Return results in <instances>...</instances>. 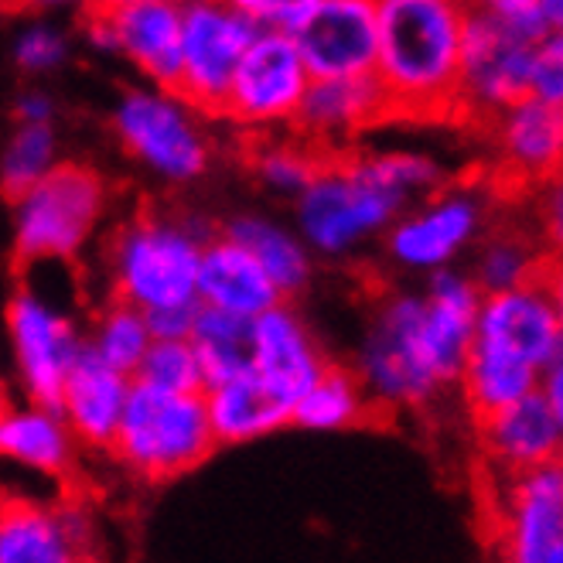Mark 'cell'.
<instances>
[{
  "label": "cell",
  "mask_w": 563,
  "mask_h": 563,
  "mask_svg": "<svg viewBox=\"0 0 563 563\" xmlns=\"http://www.w3.org/2000/svg\"><path fill=\"white\" fill-rule=\"evenodd\" d=\"M478 305L482 290L457 267L427 274L420 294L379 297L352 366L379 413L427 410L457 386Z\"/></svg>",
  "instance_id": "1"
},
{
  "label": "cell",
  "mask_w": 563,
  "mask_h": 563,
  "mask_svg": "<svg viewBox=\"0 0 563 563\" xmlns=\"http://www.w3.org/2000/svg\"><path fill=\"white\" fill-rule=\"evenodd\" d=\"M444 181L441 161L423 151L328 154L311 185L294 198L297 233L314 256L345 260Z\"/></svg>",
  "instance_id": "2"
},
{
  "label": "cell",
  "mask_w": 563,
  "mask_h": 563,
  "mask_svg": "<svg viewBox=\"0 0 563 563\" xmlns=\"http://www.w3.org/2000/svg\"><path fill=\"white\" fill-rule=\"evenodd\" d=\"M472 0H376V65L389 117L454 120Z\"/></svg>",
  "instance_id": "3"
},
{
  "label": "cell",
  "mask_w": 563,
  "mask_h": 563,
  "mask_svg": "<svg viewBox=\"0 0 563 563\" xmlns=\"http://www.w3.org/2000/svg\"><path fill=\"white\" fill-rule=\"evenodd\" d=\"M212 229L195 216L147 206L130 212L107 236L103 263L110 297L144 314L195 305V277Z\"/></svg>",
  "instance_id": "4"
},
{
  "label": "cell",
  "mask_w": 563,
  "mask_h": 563,
  "mask_svg": "<svg viewBox=\"0 0 563 563\" xmlns=\"http://www.w3.org/2000/svg\"><path fill=\"white\" fill-rule=\"evenodd\" d=\"M11 202V250L18 267L31 271L42 263H79L110 222L113 188L92 164L58 161Z\"/></svg>",
  "instance_id": "5"
},
{
  "label": "cell",
  "mask_w": 563,
  "mask_h": 563,
  "mask_svg": "<svg viewBox=\"0 0 563 563\" xmlns=\"http://www.w3.org/2000/svg\"><path fill=\"white\" fill-rule=\"evenodd\" d=\"M216 448L202 393H175L134 379L107 454L126 475L161 485L206 465Z\"/></svg>",
  "instance_id": "6"
},
{
  "label": "cell",
  "mask_w": 563,
  "mask_h": 563,
  "mask_svg": "<svg viewBox=\"0 0 563 563\" xmlns=\"http://www.w3.org/2000/svg\"><path fill=\"white\" fill-rule=\"evenodd\" d=\"M113 134L126 157L164 185H191L212 168L206 113L172 86H130L113 107Z\"/></svg>",
  "instance_id": "7"
},
{
  "label": "cell",
  "mask_w": 563,
  "mask_h": 563,
  "mask_svg": "<svg viewBox=\"0 0 563 563\" xmlns=\"http://www.w3.org/2000/svg\"><path fill=\"white\" fill-rule=\"evenodd\" d=\"M488 191L475 185H441L404 209L383 233L386 260L404 274H434L454 267L488 233Z\"/></svg>",
  "instance_id": "8"
},
{
  "label": "cell",
  "mask_w": 563,
  "mask_h": 563,
  "mask_svg": "<svg viewBox=\"0 0 563 563\" xmlns=\"http://www.w3.org/2000/svg\"><path fill=\"white\" fill-rule=\"evenodd\" d=\"M468 352L533 373L563 358V297L556 271L547 267L519 287L482 294Z\"/></svg>",
  "instance_id": "9"
},
{
  "label": "cell",
  "mask_w": 563,
  "mask_h": 563,
  "mask_svg": "<svg viewBox=\"0 0 563 563\" xmlns=\"http://www.w3.org/2000/svg\"><path fill=\"white\" fill-rule=\"evenodd\" d=\"M492 475V472H488ZM488 547L512 563L563 560V465L492 475L485 488Z\"/></svg>",
  "instance_id": "10"
},
{
  "label": "cell",
  "mask_w": 563,
  "mask_h": 563,
  "mask_svg": "<svg viewBox=\"0 0 563 563\" xmlns=\"http://www.w3.org/2000/svg\"><path fill=\"white\" fill-rule=\"evenodd\" d=\"M308 82H311V69L294 35H284V31H256L236 65L233 82L225 89L219 120L233 123L250 137L290 130Z\"/></svg>",
  "instance_id": "11"
},
{
  "label": "cell",
  "mask_w": 563,
  "mask_h": 563,
  "mask_svg": "<svg viewBox=\"0 0 563 563\" xmlns=\"http://www.w3.org/2000/svg\"><path fill=\"white\" fill-rule=\"evenodd\" d=\"M537 38L540 35H526V31L472 8L457 65L454 120L485 126L495 113L526 96Z\"/></svg>",
  "instance_id": "12"
},
{
  "label": "cell",
  "mask_w": 563,
  "mask_h": 563,
  "mask_svg": "<svg viewBox=\"0 0 563 563\" xmlns=\"http://www.w3.org/2000/svg\"><path fill=\"white\" fill-rule=\"evenodd\" d=\"M82 27L96 52L117 55L147 82L175 89L181 4H168V0H92L82 11Z\"/></svg>",
  "instance_id": "13"
},
{
  "label": "cell",
  "mask_w": 563,
  "mask_h": 563,
  "mask_svg": "<svg viewBox=\"0 0 563 563\" xmlns=\"http://www.w3.org/2000/svg\"><path fill=\"white\" fill-rule=\"evenodd\" d=\"M256 27L225 0H185L181 4V52L175 89L188 103L219 117L236 65L253 42Z\"/></svg>",
  "instance_id": "14"
},
{
  "label": "cell",
  "mask_w": 563,
  "mask_h": 563,
  "mask_svg": "<svg viewBox=\"0 0 563 563\" xmlns=\"http://www.w3.org/2000/svg\"><path fill=\"white\" fill-rule=\"evenodd\" d=\"M4 318L21 393L27 400L55 407L62 379L86 345L82 328L62 305L27 284L11 294Z\"/></svg>",
  "instance_id": "15"
},
{
  "label": "cell",
  "mask_w": 563,
  "mask_h": 563,
  "mask_svg": "<svg viewBox=\"0 0 563 563\" xmlns=\"http://www.w3.org/2000/svg\"><path fill=\"white\" fill-rule=\"evenodd\" d=\"M96 553V516L73 488L55 503L0 495V563H79Z\"/></svg>",
  "instance_id": "16"
},
{
  "label": "cell",
  "mask_w": 563,
  "mask_h": 563,
  "mask_svg": "<svg viewBox=\"0 0 563 563\" xmlns=\"http://www.w3.org/2000/svg\"><path fill=\"white\" fill-rule=\"evenodd\" d=\"M311 79L373 76L376 65V0H318L308 21L294 31Z\"/></svg>",
  "instance_id": "17"
},
{
  "label": "cell",
  "mask_w": 563,
  "mask_h": 563,
  "mask_svg": "<svg viewBox=\"0 0 563 563\" xmlns=\"http://www.w3.org/2000/svg\"><path fill=\"white\" fill-rule=\"evenodd\" d=\"M478 451L492 475H509L560 461L563 451V410L553 407L540 389L522 400L475 420Z\"/></svg>",
  "instance_id": "18"
},
{
  "label": "cell",
  "mask_w": 563,
  "mask_h": 563,
  "mask_svg": "<svg viewBox=\"0 0 563 563\" xmlns=\"http://www.w3.org/2000/svg\"><path fill=\"white\" fill-rule=\"evenodd\" d=\"M328 362L331 358L318 345L308 321L287 301H277L250 321V373L267 383L284 404L294 407Z\"/></svg>",
  "instance_id": "19"
},
{
  "label": "cell",
  "mask_w": 563,
  "mask_h": 563,
  "mask_svg": "<svg viewBox=\"0 0 563 563\" xmlns=\"http://www.w3.org/2000/svg\"><path fill=\"white\" fill-rule=\"evenodd\" d=\"M495 157L516 185H550L563 161V107L537 96H519L488 123Z\"/></svg>",
  "instance_id": "20"
},
{
  "label": "cell",
  "mask_w": 563,
  "mask_h": 563,
  "mask_svg": "<svg viewBox=\"0 0 563 563\" xmlns=\"http://www.w3.org/2000/svg\"><path fill=\"white\" fill-rule=\"evenodd\" d=\"M383 120H389V110L373 76L311 79L290 130L324 154H342L358 134Z\"/></svg>",
  "instance_id": "21"
},
{
  "label": "cell",
  "mask_w": 563,
  "mask_h": 563,
  "mask_svg": "<svg viewBox=\"0 0 563 563\" xmlns=\"http://www.w3.org/2000/svg\"><path fill=\"white\" fill-rule=\"evenodd\" d=\"M82 444L65 423L58 407L38 400H11L0 413V461L52 482H73Z\"/></svg>",
  "instance_id": "22"
},
{
  "label": "cell",
  "mask_w": 563,
  "mask_h": 563,
  "mask_svg": "<svg viewBox=\"0 0 563 563\" xmlns=\"http://www.w3.org/2000/svg\"><path fill=\"white\" fill-rule=\"evenodd\" d=\"M130 383H134V376L107 366L103 358H96L82 345L69 373H65L58 400H55L58 413L73 427V434L82 444V451L107 454V448L117 434Z\"/></svg>",
  "instance_id": "23"
},
{
  "label": "cell",
  "mask_w": 563,
  "mask_h": 563,
  "mask_svg": "<svg viewBox=\"0 0 563 563\" xmlns=\"http://www.w3.org/2000/svg\"><path fill=\"white\" fill-rule=\"evenodd\" d=\"M277 301H284V294L263 274L260 263L233 236L212 233L202 246V260H198L195 305L253 321Z\"/></svg>",
  "instance_id": "24"
},
{
  "label": "cell",
  "mask_w": 563,
  "mask_h": 563,
  "mask_svg": "<svg viewBox=\"0 0 563 563\" xmlns=\"http://www.w3.org/2000/svg\"><path fill=\"white\" fill-rule=\"evenodd\" d=\"M202 404H206L209 427L219 448L271 438L280 427L290 423V404H284L280 396L267 383H260L250 369L240 376L209 383L202 389Z\"/></svg>",
  "instance_id": "25"
},
{
  "label": "cell",
  "mask_w": 563,
  "mask_h": 563,
  "mask_svg": "<svg viewBox=\"0 0 563 563\" xmlns=\"http://www.w3.org/2000/svg\"><path fill=\"white\" fill-rule=\"evenodd\" d=\"M222 233L233 236L260 263L263 274L284 294V301H290V297H297L311 284L314 253L308 250L297 229H287L267 216H236Z\"/></svg>",
  "instance_id": "26"
},
{
  "label": "cell",
  "mask_w": 563,
  "mask_h": 563,
  "mask_svg": "<svg viewBox=\"0 0 563 563\" xmlns=\"http://www.w3.org/2000/svg\"><path fill=\"white\" fill-rule=\"evenodd\" d=\"M376 417L379 410L358 373L352 366H335V362H328L321 376L290 407V423L311 430V434H339V430L362 427Z\"/></svg>",
  "instance_id": "27"
},
{
  "label": "cell",
  "mask_w": 563,
  "mask_h": 563,
  "mask_svg": "<svg viewBox=\"0 0 563 563\" xmlns=\"http://www.w3.org/2000/svg\"><path fill=\"white\" fill-rule=\"evenodd\" d=\"M324 161H328V154L318 151L301 134H294V130L287 137L280 134V130L250 137V154H246L253 178L280 198L301 195L311 185V178L321 172Z\"/></svg>",
  "instance_id": "28"
},
{
  "label": "cell",
  "mask_w": 563,
  "mask_h": 563,
  "mask_svg": "<svg viewBox=\"0 0 563 563\" xmlns=\"http://www.w3.org/2000/svg\"><path fill=\"white\" fill-rule=\"evenodd\" d=\"M82 339L96 358H103L107 366L134 376L144 352L154 342V331L141 308L120 301V297H107V301L96 308L89 328L82 331Z\"/></svg>",
  "instance_id": "29"
},
{
  "label": "cell",
  "mask_w": 563,
  "mask_h": 563,
  "mask_svg": "<svg viewBox=\"0 0 563 563\" xmlns=\"http://www.w3.org/2000/svg\"><path fill=\"white\" fill-rule=\"evenodd\" d=\"M188 342L198 355L206 386L250 369V318L198 305L188 328Z\"/></svg>",
  "instance_id": "30"
},
{
  "label": "cell",
  "mask_w": 563,
  "mask_h": 563,
  "mask_svg": "<svg viewBox=\"0 0 563 563\" xmlns=\"http://www.w3.org/2000/svg\"><path fill=\"white\" fill-rule=\"evenodd\" d=\"M472 253H475V263H472L468 277L475 280V287L482 294L519 287L526 280L540 277L550 267L547 253H540V246H533L522 233H516V229H495V233H485Z\"/></svg>",
  "instance_id": "31"
},
{
  "label": "cell",
  "mask_w": 563,
  "mask_h": 563,
  "mask_svg": "<svg viewBox=\"0 0 563 563\" xmlns=\"http://www.w3.org/2000/svg\"><path fill=\"white\" fill-rule=\"evenodd\" d=\"M62 161L55 123H18L0 154V188L11 198L35 181H42Z\"/></svg>",
  "instance_id": "32"
},
{
  "label": "cell",
  "mask_w": 563,
  "mask_h": 563,
  "mask_svg": "<svg viewBox=\"0 0 563 563\" xmlns=\"http://www.w3.org/2000/svg\"><path fill=\"white\" fill-rule=\"evenodd\" d=\"M134 379L154 383L161 389H175V393H202L206 389L202 366H198V355L188 339H154L141 358Z\"/></svg>",
  "instance_id": "33"
},
{
  "label": "cell",
  "mask_w": 563,
  "mask_h": 563,
  "mask_svg": "<svg viewBox=\"0 0 563 563\" xmlns=\"http://www.w3.org/2000/svg\"><path fill=\"white\" fill-rule=\"evenodd\" d=\"M73 55V42L62 27L48 21H35L18 31L11 45V58L24 76H52Z\"/></svg>",
  "instance_id": "34"
},
{
  "label": "cell",
  "mask_w": 563,
  "mask_h": 563,
  "mask_svg": "<svg viewBox=\"0 0 563 563\" xmlns=\"http://www.w3.org/2000/svg\"><path fill=\"white\" fill-rule=\"evenodd\" d=\"M526 96H537L543 103L563 107V35L560 31H547V35L537 38Z\"/></svg>",
  "instance_id": "35"
},
{
  "label": "cell",
  "mask_w": 563,
  "mask_h": 563,
  "mask_svg": "<svg viewBox=\"0 0 563 563\" xmlns=\"http://www.w3.org/2000/svg\"><path fill=\"white\" fill-rule=\"evenodd\" d=\"M225 4L240 11L256 31H284V35H294L308 21L318 0H225Z\"/></svg>",
  "instance_id": "36"
},
{
  "label": "cell",
  "mask_w": 563,
  "mask_h": 563,
  "mask_svg": "<svg viewBox=\"0 0 563 563\" xmlns=\"http://www.w3.org/2000/svg\"><path fill=\"white\" fill-rule=\"evenodd\" d=\"M472 4L492 18L526 31V35H547V31H556L547 24L543 0H472Z\"/></svg>",
  "instance_id": "37"
},
{
  "label": "cell",
  "mask_w": 563,
  "mask_h": 563,
  "mask_svg": "<svg viewBox=\"0 0 563 563\" xmlns=\"http://www.w3.org/2000/svg\"><path fill=\"white\" fill-rule=\"evenodd\" d=\"M14 120L18 123H55V99L38 86L21 89L14 99Z\"/></svg>",
  "instance_id": "38"
},
{
  "label": "cell",
  "mask_w": 563,
  "mask_h": 563,
  "mask_svg": "<svg viewBox=\"0 0 563 563\" xmlns=\"http://www.w3.org/2000/svg\"><path fill=\"white\" fill-rule=\"evenodd\" d=\"M195 308H198V305H185V308H164V311H151V314H147V321H151V331H154V339H188V328H191Z\"/></svg>",
  "instance_id": "39"
},
{
  "label": "cell",
  "mask_w": 563,
  "mask_h": 563,
  "mask_svg": "<svg viewBox=\"0 0 563 563\" xmlns=\"http://www.w3.org/2000/svg\"><path fill=\"white\" fill-rule=\"evenodd\" d=\"M92 0H0V8H24V11H86Z\"/></svg>",
  "instance_id": "40"
},
{
  "label": "cell",
  "mask_w": 563,
  "mask_h": 563,
  "mask_svg": "<svg viewBox=\"0 0 563 563\" xmlns=\"http://www.w3.org/2000/svg\"><path fill=\"white\" fill-rule=\"evenodd\" d=\"M11 404V389L4 386V383H0V413H4V407Z\"/></svg>",
  "instance_id": "41"
},
{
  "label": "cell",
  "mask_w": 563,
  "mask_h": 563,
  "mask_svg": "<svg viewBox=\"0 0 563 563\" xmlns=\"http://www.w3.org/2000/svg\"><path fill=\"white\" fill-rule=\"evenodd\" d=\"M168 4H185V0H168Z\"/></svg>",
  "instance_id": "42"
}]
</instances>
